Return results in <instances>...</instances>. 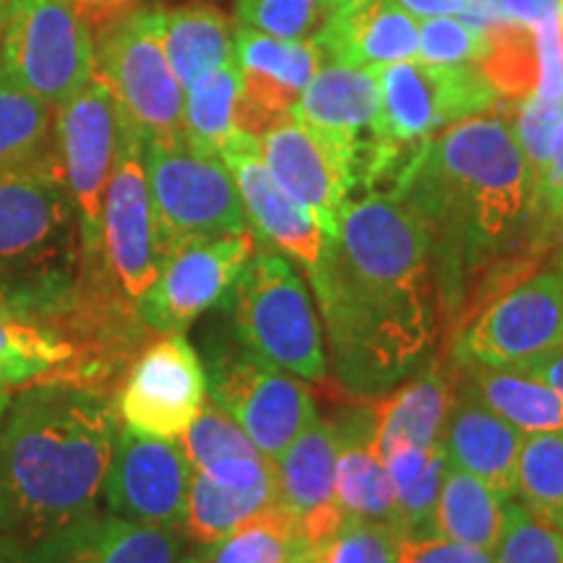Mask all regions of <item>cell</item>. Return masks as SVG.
I'll use <instances>...</instances> for the list:
<instances>
[{"instance_id":"obj_1","label":"cell","mask_w":563,"mask_h":563,"mask_svg":"<svg viewBox=\"0 0 563 563\" xmlns=\"http://www.w3.org/2000/svg\"><path fill=\"white\" fill-rule=\"evenodd\" d=\"M308 277L319 295L329 361L350 391H386L433 344V241L399 196L347 203L327 256Z\"/></svg>"},{"instance_id":"obj_2","label":"cell","mask_w":563,"mask_h":563,"mask_svg":"<svg viewBox=\"0 0 563 563\" xmlns=\"http://www.w3.org/2000/svg\"><path fill=\"white\" fill-rule=\"evenodd\" d=\"M118 435L102 391L30 384L0 418V538L21 551L97 511Z\"/></svg>"},{"instance_id":"obj_3","label":"cell","mask_w":563,"mask_h":563,"mask_svg":"<svg viewBox=\"0 0 563 563\" xmlns=\"http://www.w3.org/2000/svg\"><path fill=\"white\" fill-rule=\"evenodd\" d=\"M394 196L426 222L433 262L456 285L464 269L488 264L534 220L530 165L514 121L498 110L464 118L420 144L397 175Z\"/></svg>"},{"instance_id":"obj_4","label":"cell","mask_w":563,"mask_h":563,"mask_svg":"<svg viewBox=\"0 0 563 563\" xmlns=\"http://www.w3.org/2000/svg\"><path fill=\"white\" fill-rule=\"evenodd\" d=\"M81 287V238L58 154L0 173V311L55 321Z\"/></svg>"},{"instance_id":"obj_5","label":"cell","mask_w":563,"mask_h":563,"mask_svg":"<svg viewBox=\"0 0 563 563\" xmlns=\"http://www.w3.org/2000/svg\"><path fill=\"white\" fill-rule=\"evenodd\" d=\"M498 97L475 66H433L420 58L378 68V115L363 175L373 183L402 170L418 150L464 118L498 110Z\"/></svg>"},{"instance_id":"obj_6","label":"cell","mask_w":563,"mask_h":563,"mask_svg":"<svg viewBox=\"0 0 563 563\" xmlns=\"http://www.w3.org/2000/svg\"><path fill=\"white\" fill-rule=\"evenodd\" d=\"M235 329L245 352L306 382L327 378L319 316L295 266L262 245L232 290Z\"/></svg>"},{"instance_id":"obj_7","label":"cell","mask_w":563,"mask_h":563,"mask_svg":"<svg viewBox=\"0 0 563 563\" xmlns=\"http://www.w3.org/2000/svg\"><path fill=\"white\" fill-rule=\"evenodd\" d=\"M97 74L108 84L118 118L144 141L183 136V91L162 42V11L131 9L102 26L95 40Z\"/></svg>"},{"instance_id":"obj_8","label":"cell","mask_w":563,"mask_h":563,"mask_svg":"<svg viewBox=\"0 0 563 563\" xmlns=\"http://www.w3.org/2000/svg\"><path fill=\"white\" fill-rule=\"evenodd\" d=\"M141 150L162 258L183 243L251 230L222 157L196 152L186 139L144 141Z\"/></svg>"},{"instance_id":"obj_9","label":"cell","mask_w":563,"mask_h":563,"mask_svg":"<svg viewBox=\"0 0 563 563\" xmlns=\"http://www.w3.org/2000/svg\"><path fill=\"white\" fill-rule=\"evenodd\" d=\"M0 42L5 76L53 110L97 70L95 32L81 0H5Z\"/></svg>"},{"instance_id":"obj_10","label":"cell","mask_w":563,"mask_h":563,"mask_svg":"<svg viewBox=\"0 0 563 563\" xmlns=\"http://www.w3.org/2000/svg\"><path fill=\"white\" fill-rule=\"evenodd\" d=\"M118 150V108L95 70L81 91L55 108V154L74 201L81 238V277L102 272V203Z\"/></svg>"},{"instance_id":"obj_11","label":"cell","mask_w":563,"mask_h":563,"mask_svg":"<svg viewBox=\"0 0 563 563\" xmlns=\"http://www.w3.org/2000/svg\"><path fill=\"white\" fill-rule=\"evenodd\" d=\"M563 347V269L519 279L462 327L454 361L525 368Z\"/></svg>"},{"instance_id":"obj_12","label":"cell","mask_w":563,"mask_h":563,"mask_svg":"<svg viewBox=\"0 0 563 563\" xmlns=\"http://www.w3.org/2000/svg\"><path fill=\"white\" fill-rule=\"evenodd\" d=\"M253 253L251 230L178 245L162 258L154 285L136 300L139 319L157 334H183L203 311L232 298Z\"/></svg>"},{"instance_id":"obj_13","label":"cell","mask_w":563,"mask_h":563,"mask_svg":"<svg viewBox=\"0 0 563 563\" xmlns=\"http://www.w3.org/2000/svg\"><path fill=\"white\" fill-rule=\"evenodd\" d=\"M102 272L123 298L136 302L157 279L162 253L154 228L144 150L118 118V150L102 203Z\"/></svg>"},{"instance_id":"obj_14","label":"cell","mask_w":563,"mask_h":563,"mask_svg":"<svg viewBox=\"0 0 563 563\" xmlns=\"http://www.w3.org/2000/svg\"><path fill=\"white\" fill-rule=\"evenodd\" d=\"M207 402V371L183 334H159L129 365L118 389V420L154 439H178Z\"/></svg>"},{"instance_id":"obj_15","label":"cell","mask_w":563,"mask_h":563,"mask_svg":"<svg viewBox=\"0 0 563 563\" xmlns=\"http://www.w3.org/2000/svg\"><path fill=\"white\" fill-rule=\"evenodd\" d=\"M207 384L211 402L220 405L272 462L316 420L308 386L249 352L211 361Z\"/></svg>"},{"instance_id":"obj_16","label":"cell","mask_w":563,"mask_h":563,"mask_svg":"<svg viewBox=\"0 0 563 563\" xmlns=\"http://www.w3.org/2000/svg\"><path fill=\"white\" fill-rule=\"evenodd\" d=\"M258 154L274 183L334 241L350 191L357 183L355 154L292 115L258 139Z\"/></svg>"},{"instance_id":"obj_17","label":"cell","mask_w":563,"mask_h":563,"mask_svg":"<svg viewBox=\"0 0 563 563\" xmlns=\"http://www.w3.org/2000/svg\"><path fill=\"white\" fill-rule=\"evenodd\" d=\"M191 477L194 467L178 439H154L123 426L104 475V504L131 522L183 527Z\"/></svg>"},{"instance_id":"obj_18","label":"cell","mask_w":563,"mask_h":563,"mask_svg":"<svg viewBox=\"0 0 563 563\" xmlns=\"http://www.w3.org/2000/svg\"><path fill=\"white\" fill-rule=\"evenodd\" d=\"M232 45L241 66L238 131L262 139L292 115L295 102L319 70L323 55L313 40H279L245 26L232 37Z\"/></svg>"},{"instance_id":"obj_19","label":"cell","mask_w":563,"mask_h":563,"mask_svg":"<svg viewBox=\"0 0 563 563\" xmlns=\"http://www.w3.org/2000/svg\"><path fill=\"white\" fill-rule=\"evenodd\" d=\"M272 464L277 504L298 522L308 551H319L344 525L336 504V428L316 418Z\"/></svg>"},{"instance_id":"obj_20","label":"cell","mask_w":563,"mask_h":563,"mask_svg":"<svg viewBox=\"0 0 563 563\" xmlns=\"http://www.w3.org/2000/svg\"><path fill=\"white\" fill-rule=\"evenodd\" d=\"M222 162L235 178L245 217L256 230L253 235L298 258L306 272H313L323 262L332 241L323 235L319 222L274 183L258 154V139L238 133L235 141L222 152Z\"/></svg>"},{"instance_id":"obj_21","label":"cell","mask_w":563,"mask_h":563,"mask_svg":"<svg viewBox=\"0 0 563 563\" xmlns=\"http://www.w3.org/2000/svg\"><path fill=\"white\" fill-rule=\"evenodd\" d=\"M180 530L95 511L21 553L24 563H178Z\"/></svg>"},{"instance_id":"obj_22","label":"cell","mask_w":563,"mask_h":563,"mask_svg":"<svg viewBox=\"0 0 563 563\" xmlns=\"http://www.w3.org/2000/svg\"><path fill=\"white\" fill-rule=\"evenodd\" d=\"M376 115L378 70L344 66L334 60L319 66L292 108V118L355 154L357 178H361L365 152L373 144Z\"/></svg>"},{"instance_id":"obj_23","label":"cell","mask_w":563,"mask_h":563,"mask_svg":"<svg viewBox=\"0 0 563 563\" xmlns=\"http://www.w3.org/2000/svg\"><path fill=\"white\" fill-rule=\"evenodd\" d=\"M420 24L397 0H350L329 13L313 42L329 60L384 68L418 58Z\"/></svg>"},{"instance_id":"obj_24","label":"cell","mask_w":563,"mask_h":563,"mask_svg":"<svg viewBox=\"0 0 563 563\" xmlns=\"http://www.w3.org/2000/svg\"><path fill=\"white\" fill-rule=\"evenodd\" d=\"M522 443L525 433L519 428L456 389L441 431V446L449 467L464 470L477 481L488 483L504 498H514Z\"/></svg>"},{"instance_id":"obj_25","label":"cell","mask_w":563,"mask_h":563,"mask_svg":"<svg viewBox=\"0 0 563 563\" xmlns=\"http://www.w3.org/2000/svg\"><path fill=\"white\" fill-rule=\"evenodd\" d=\"M336 428V504L344 517L391 522L397 490L376 449L373 407L350 412Z\"/></svg>"},{"instance_id":"obj_26","label":"cell","mask_w":563,"mask_h":563,"mask_svg":"<svg viewBox=\"0 0 563 563\" xmlns=\"http://www.w3.org/2000/svg\"><path fill=\"white\" fill-rule=\"evenodd\" d=\"M79 347L66 327L37 316L0 311V386L37 382L76 386Z\"/></svg>"},{"instance_id":"obj_27","label":"cell","mask_w":563,"mask_h":563,"mask_svg":"<svg viewBox=\"0 0 563 563\" xmlns=\"http://www.w3.org/2000/svg\"><path fill=\"white\" fill-rule=\"evenodd\" d=\"M456 389L470 394L525 435L563 431V402L551 386L522 368L454 361Z\"/></svg>"},{"instance_id":"obj_28","label":"cell","mask_w":563,"mask_h":563,"mask_svg":"<svg viewBox=\"0 0 563 563\" xmlns=\"http://www.w3.org/2000/svg\"><path fill=\"white\" fill-rule=\"evenodd\" d=\"M456 397L454 368H433L418 373L412 382L397 389L391 397L373 405L376 415V449L384 452L399 443L412 446H435L446 415Z\"/></svg>"},{"instance_id":"obj_29","label":"cell","mask_w":563,"mask_h":563,"mask_svg":"<svg viewBox=\"0 0 563 563\" xmlns=\"http://www.w3.org/2000/svg\"><path fill=\"white\" fill-rule=\"evenodd\" d=\"M504 506L506 498L488 483L449 467L433 509V534L493 553L504 532Z\"/></svg>"},{"instance_id":"obj_30","label":"cell","mask_w":563,"mask_h":563,"mask_svg":"<svg viewBox=\"0 0 563 563\" xmlns=\"http://www.w3.org/2000/svg\"><path fill=\"white\" fill-rule=\"evenodd\" d=\"M162 42L183 91L199 76L235 58L228 19L209 3L162 11Z\"/></svg>"},{"instance_id":"obj_31","label":"cell","mask_w":563,"mask_h":563,"mask_svg":"<svg viewBox=\"0 0 563 563\" xmlns=\"http://www.w3.org/2000/svg\"><path fill=\"white\" fill-rule=\"evenodd\" d=\"M238 95H241V66L235 58L199 76L186 89L183 136L196 152L222 157V152L235 141L241 133L235 123Z\"/></svg>"},{"instance_id":"obj_32","label":"cell","mask_w":563,"mask_h":563,"mask_svg":"<svg viewBox=\"0 0 563 563\" xmlns=\"http://www.w3.org/2000/svg\"><path fill=\"white\" fill-rule=\"evenodd\" d=\"M277 504V485L264 488H232L211 481L209 475L196 473L188 488L183 532L203 548L220 543L222 538L241 527L245 519L256 517Z\"/></svg>"},{"instance_id":"obj_33","label":"cell","mask_w":563,"mask_h":563,"mask_svg":"<svg viewBox=\"0 0 563 563\" xmlns=\"http://www.w3.org/2000/svg\"><path fill=\"white\" fill-rule=\"evenodd\" d=\"M485 34V47L475 68L496 91L498 102L517 110L538 91L540 53L534 26L525 24H493Z\"/></svg>"},{"instance_id":"obj_34","label":"cell","mask_w":563,"mask_h":563,"mask_svg":"<svg viewBox=\"0 0 563 563\" xmlns=\"http://www.w3.org/2000/svg\"><path fill=\"white\" fill-rule=\"evenodd\" d=\"M306 553L298 522L279 504L245 519L220 543L203 548L209 563H295Z\"/></svg>"},{"instance_id":"obj_35","label":"cell","mask_w":563,"mask_h":563,"mask_svg":"<svg viewBox=\"0 0 563 563\" xmlns=\"http://www.w3.org/2000/svg\"><path fill=\"white\" fill-rule=\"evenodd\" d=\"M53 108L13 84L0 68V173L47 150Z\"/></svg>"},{"instance_id":"obj_36","label":"cell","mask_w":563,"mask_h":563,"mask_svg":"<svg viewBox=\"0 0 563 563\" xmlns=\"http://www.w3.org/2000/svg\"><path fill=\"white\" fill-rule=\"evenodd\" d=\"M517 496L563 530V431L525 435L517 467Z\"/></svg>"},{"instance_id":"obj_37","label":"cell","mask_w":563,"mask_h":563,"mask_svg":"<svg viewBox=\"0 0 563 563\" xmlns=\"http://www.w3.org/2000/svg\"><path fill=\"white\" fill-rule=\"evenodd\" d=\"M178 443L194 470L209 473L224 462L262 454L249 433L217 402H203L196 420L178 435Z\"/></svg>"},{"instance_id":"obj_38","label":"cell","mask_w":563,"mask_h":563,"mask_svg":"<svg viewBox=\"0 0 563 563\" xmlns=\"http://www.w3.org/2000/svg\"><path fill=\"white\" fill-rule=\"evenodd\" d=\"M493 563H563V530L517 496L506 498L504 532Z\"/></svg>"},{"instance_id":"obj_39","label":"cell","mask_w":563,"mask_h":563,"mask_svg":"<svg viewBox=\"0 0 563 563\" xmlns=\"http://www.w3.org/2000/svg\"><path fill=\"white\" fill-rule=\"evenodd\" d=\"M329 13L323 0H238L235 19L245 30L279 40H313Z\"/></svg>"},{"instance_id":"obj_40","label":"cell","mask_w":563,"mask_h":563,"mask_svg":"<svg viewBox=\"0 0 563 563\" xmlns=\"http://www.w3.org/2000/svg\"><path fill=\"white\" fill-rule=\"evenodd\" d=\"M402 532L391 522L344 517L340 532L316 551L319 563H394Z\"/></svg>"},{"instance_id":"obj_41","label":"cell","mask_w":563,"mask_h":563,"mask_svg":"<svg viewBox=\"0 0 563 563\" xmlns=\"http://www.w3.org/2000/svg\"><path fill=\"white\" fill-rule=\"evenodd\" d=\"M485 34L456 16H433L420 24L418 58L433 66H475Z\"/></svg>"},{"instance_id":"obj_42","label":"cell","mask_w":563,"mask_h":563,"mask_svg":"<svg viewBox=\"0 0 563 563\" xmlns=\"http://www.w3.org/2000/svg\"><path fill=\"white\" fill-rule=\"evenodd\" d=\"M563 123V95H532L530 100L517 108L514 118V131H517L519 146H522L527 165L532 173V201H534V183L545 170L548 154H551L553 136Z\"/></svg>"},{"instance_id":"obj_43","label":"cell","mask_w":563,"mask_h":563,"mask_svg":"<svg viewBox=\"0 0 563 563\" xmlns=\"http://www.w3.org/2000/svg\"><path fill=\"white\" fill-rule=\"evenodd\" d=\"M394 563H493V553L435 538V534H426V538H405L402 534Z\"/></svg>"},{"instance_id":"obj_44","label":"cell","mask_w":563,"mask_h":563,"mask_svg":"<svg viewBox=\"0 0 563 563\" xmlns=\"http://www.w3.org/2000/svg\"><path fill=\"white\" fill-rule=\"evenodd\" d=\"M534 220L545 228L563 222V123L553 136L545 170L534 183Z\"/></svg>"},{"instance_id":"obj_45","label":"cell","mask_w":563,"mask_h":563,"mask_svg":"<svg viewBox=\"0 0 563 563\" xmlns=\"http://www.w3.org/2000/svg\"><path fill=\"white\" fill-rule=\"evenodd\" d=\"M501 21L525 26H540L545 21L563 19V0H496Z\"/></svg>"},{"instance_id":"obj_46","label":"cell","mask_w":563,"mask_h":563,"mask_svg":"<svg viewBox=\"0 0 563 563\" xmlns=\"http://www.w3.org/2000/svg\"><path fill=\"white\" fill-rule=\"evenodd\" d=\"M522 371L538 376L540 382H545L555 394H559L561 402H563V347L555 352H548V355L538 357V361L527 363Z\"/></svg>"},{"instance_id":"obj_47","label":"cell","mask_w":563,"mask_h":563,"mask_svg":"<svg viewBox=\"0 0 563 563\" xmlns=\"http://www.w3.org/2000/svg\"><path fill=\"white\" fill-rule=\"evenodd\" d=\"M405 11H410L415 19H433V16H460L467 5V0H397Z\"/></svg>"},{"instance_id":"obj_48","label":"cell","mask_w":563,"mask_h":563,"mask_svg":"<svg viewBox=\"0 0 563 563\" xmlns=\"http://www.w3.org/2000/svg\"><path fill=\"white\" fill-rule=\"evenodd\" d=\"M0 563H24V553H21V548L0 538Z\"/></svg>"},{"instance_id":"obj_49","label":"cell","mask_w":563,"mask_h":563,"mask_svg":"<svg viewBox=\"0 0 563 563\" xmlns=\"http://www.w3.org/2000/svg\"><path fill=\"white\" fill-rule=\"evenodd\" d=\"M9 402H11V389H9V386H0V418H3V412H5V407H9Z\"/></svg>"},{"instance_id":"obj_50","label":"cell","mask_w":563,"mask_h":563,"mask_svg":"<svg viewBox=\"0 0 563 563\" xmlns=\"http://www.w3.org/2000/svg\"><path fill=\"white\" fill-rule=\"evenodd\" d=\"M178 563H209L207 555L199 553V555H186V559H180Z\"/></svg>"},{"instance_id":"obj_51","label":"cell","mask_w":563,"mask_h":563,"mask_svg":"<svg viewBox=\"0 0 563 563\" xmlns=\"http://www.w3.org/2000/svg\"><path fill=\"white\" fill-rule=\"evenodd\" d=\"M323 3L329 5V9H340V5H344V3H350V0H323Z\"/></svg>"},{"instance_id":"obj_52","label":"cell","mask_w":563,"mask_h":563,"mask_svg":"<svg viewBox=\"0 0 563 563\" xmlns=\"http://www.w3.org/2000/svg\"><path fill=\"white\" fill-rule=\"evenodd\" d=\"M3 21H5V0H0V34H3Z\"/></svg>"},{"instance_id":"obj_53","label":"cell","mask_w":563,"mask_h":563,"mask_svg":"<svg viewBox=\"0 0 563 563\" xmlns=\"http://www.w3.org/2000/svg\"><path fill=\"white\" fill-rule=\"evenodd\" d=\"M561 269H563V256H561Z\"/></svg>"},{"instance_id":"obj_54","label":"cell","mask_w":563,"mask_h":563,"mask_svg":"<svg viewBox=\"0 0 563 563\" xmlns=\"http://www.w3.org/2000/svg\"><path fill=\"white\" fill-rule=\"evenodd\" d=\"M561 32H563V21H561Z\"/></svg>"}]
</instances>
